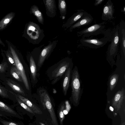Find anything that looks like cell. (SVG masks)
<instances>
[{
	"label": "cell",
	"mask_w": 125,
	"mask_h": 125,
	"mask_svg": "<svg viewBox=\"0 0 125 125\" xmlns=\"http://www.w3.org/2000/svg\"><path fill=\"white\" fill-rule=\"evenodd\" d=\"M73 65L72 60L68 58L62 59L50 67L46 71L47 76L54 84L58 82L64 74L68 68Z\"/></svg>",
	"instance_id": "obj_1"
},
{
	"label": "cell",
	"mask_w": 125,
	"mask_h": 125,
	"mask_svg": "<svg viewBox=\"0 0 125 125\" xmlns=\"http://www.w3.org/2000/svg\"><path fill=\"white\" fill-rule=\"evenodd\" d=\"M71 77L72 92L71 99L74 104H76L79 103L82 93L81 81L77 66H75L72 70Z\"/></svg>",
	"instance_id": "obj_2"
},
{
	"label": "cell",
	"mask_w": 125,
	"mask_h": 125,
	"mask_svg": "<svg viewBox=\"0 0 125 125\" xmlns=\"http://www.w3.org/2000/svg\"><path fill=\"white\" fill-rule=\"evenodd\" d=\"M38 92L42 106L45 109H47L49 112L53 125H58L56 115L47 91L44 88L40 87L39 88Z\"/></svg>",
	"instance_id": "obj_3"
},
{
	"label": "cell",
	"mask_w": 125,
	"mask_h": 125,
	"mask_svg": "<svg viewBox=\"0 0 125 125\" xmlns=\"http://www.w3.org/2000/svg\"><path fill=\"white\" fill-rule=\"evenodd\" d=\"M8 46V50L12 55L14 59L16 67L20 72L23 82L26 89L30 90V87L28 79L23 66L18 56L16 49L15 46L10 42L6 40Z\"/></svg>",
	"instance_id": "obj_4"
},
{
	"label": "cell",
	"mask_w": 125,
	"mask_h": 125,
	"mask_svg": "<svg viewBox=\"0 0 125 125\" xmlns=\"http://www.w3.org/2000/svg\"><path fill=\"white\" fill-rule=\"evenodd\" d=\"M105 22L96 24L85 28L77 32L78 36L82 37V38L94 35H96L101 33L102 31L105 27Z\"/></svg>",
	"instance_id": "obj_5"
},
{
	"label": "cell",
	"mask_w": 125,
	"mask_h": 125,
	"mask_svg": "<svg viewBox=\"0 0 125 125\" xmlns=\"http://www.w3.org/2000/svg\"><path fill=\"white\" fill-rule=\"evenodd\" d=\"M119 25H117L112 31V37L111 43L109 45L108 53L110 56L115 55L117 53L119 43Z\"/></svg>",
	"instance_id": "obj_6"
},
{
	"label": "cell",
	"mask_w": 125,
	"mask_h": 125,
	"mask_svg": "<svg viewBox=\"0 0 125 125\" xmlns=\"http://www.w3.org/2000/svg\"><path fill=\"white\" fill-rule=\"evenodd\" d=\"M80 41L84 45L93 48H97L102 47L108 42L107 39L104 38L100 39L82 38Z\"/></svg>",
	"instance_id": "obj_7"
},
{
	"label": "cell",
	"mask_w": 125,
	"mask_h": 125,
	"mask_svg": "<svg viewBox=\"0 0 125 125\" xmlns=\"http://www.w3.org/2000/svg\"><path fill=\"white\" fill-rule=\"evenodd\" d=\"M26 32L31 39L35 40L40 37L42 31L38 25L33 22H30L26 28Z\"/></svg>",
	"instance_id": "obj_8"
},
{
	"label": "cell",
	"mask_w": 125,
	"mask_h": 125,
	"mask_svg": "<svg viewBox=\"0 0 125 125\" xmlns=\"http://www.w3.org/2000/svg\"><path fill=\"white\" fill-rule=\"evenodd\" d=\"M125 98V90L123 87L121 90H119L116 92L112 100V105L117 111L121 108L124 103Z\"/></svg>",
	"instance_id": "obj_9"
},
{
	"label": "cell",
	"mask_w": 125,
	"mask_h": 125,
	"mask_svg": "<svg viewBox=\"0 0 125 125\" xmlns=\"http://www.w3.org/2000/svg\"><path fill=\"white\" fill-rule=\"evenodd\" d=\"M114 6L110 0H109L104 5L102 15V19L103 20L107 21L113 19L114 17Z\"/></svg>",
	"instance_id": "obj_10"
},
{
	"label": "cell",
	"mask_w": 125,
	"mask_h": 125,
	"mask_svg": "<svg viewBox=\"0 0 125 125\" xmlns=\"http://www.w3.org/2000/svg\"><path fill=\"white\" fill-rule=\"evenodd\" d=\"M54 43L49 44L45 47L40 53L38 59L37 65L40 68L45 60L47 59L52 53L54 49Z\"/></svg>",
	"instance_id": "obj_11"
},
{
	"label": "cell",
	"mask_w": 125,
	"mask_h": 125,
	"mask_svg": "<svg viewBox=\"0 0 125 125\" xmlns=\"http://www.w3.org/2000/svg\"><path fill=\"white\" fill-rule=\"evenodd\" d=\"M93 18L92 16L87 12L77 22L70 28V31L74 29L90 24L93 21Z\"/></svg>",
	"instance_id": "obj_12"
},
{
	"label": "cell",
	"mask_w": 125,
	"mask_h": 125,
	"mask_svg": "<svg viewBox=\"0 0 125 125\" xmlns=\"http://www.w3.org/2000/svg\"><path fill=\"white\" fill-rule=\"evenodd\" d=\"M119 42L121 51L125 56V22L122 20L120 22L119 27Z\"/></svg>",
	"instance_id": "obj_13"
},
{
	"label": "cell",
	"mask_w": 125,
	"mask_h": 125,
	"mask_svg": "<svg viewBox=\"0 0 125 125\" xmlns=\"http://www.w3.org/2000/svg\"><path fill=\"white\" fill-rule=\"evenodd\" d=\"M77 10V11L63 25L64 27L67 28L70 27L82 17L86 12L83 10Z\"/></svg>",
	"instance_id": "obj_14"
},
{
	"label": "cell",
	"mask_w": 125,
	"mask_h": 125,
	"mask_svg": "<svg viewBox=\"0 0 125 125\" xmlns=\"http://www.w3.org/2000/svg\"><path fill=\"white\" fill-rule=\"evenodd\" d=\"M73 65L70 66L64 74L62 84V91L64 95H66L70 84Z\"/></svg>",
	"instance_id": "obj_15"
},
{
	"label": "cell",
	"mask_w": 125,
	"mask_h": 125,
	"mask_svg": "<svg viewBox=\"0 0 125 125\" xmlns=\"http://www.w3.org/2000/svg\"><path fill=\"white\" fill-rule=\"evenodd\" d=\"M16 97H18L25 104L30 108L35 113L38 114H42V113L41 109L36 105L31 102L27 99L22 96L18 94H15Z\"/></svg>",
	"instance_id": "obj_16"
},
{
	"label": "cell",
	"mask_w": 125,
	"mask_h": 125,
	"mask_svg": "<svg viewBox=\"0 0 125 125\" xmlns=\"http://www.w3.org/2000/svg\"><path fill=\"white\" fill-rule=\"evenodd\" d=\"M15 15V13L11 12L7 14L0 21V31L4 29L12 20Z\"/></svg>",
	"instance_id": "obj_17"
},
{
	"label": "cell",
	"mask_w": 125,
	"mask_h": 125,
	"mask_svg": "<svg viewBox=\"0 0 125 125\" xmlns=\"http://www.w3.org/2000/svg\"><path fill=\"white\" fill-rule=\"evenodd\" d=\"M7 84L14 91L22 94L25 95L24 91L18 84L13 81L9 80H7Z\"/></svg>",
	"instance_id": "obj_18"
},
{
	"label": "cell",
	"mask_w": 125,
	"mask_h": 125,
	"mask_svg": "<svg viewBox=\"0 0 125 125\" xmlns=\"http://www.w3.org/2000/svg\"><path fill=\"white\" fill-rule=\"evenodd\" d=\"M31 11L36 17L38 21L43 24L44 20L42 14L37 6L35 5L32 6L31 9Z\"/></svg>",
	"instance_id": "obj_19"
},
{
	"label": "cell",
	"mask_w": 125,
	"mask_h": 125,
	"mask_svg": "<svg viewBox=\"0 0 125 125\" xmlns=\"http://www.w3.org/2000/svg\"><path fill=\"white\" fill-rule=\"evenodd\" d=\"M30 65L31 77L34 81H37V67L35 63L32 56L30 58Z\"/></svg>",
	"instance_id": "obj_20"
},
{
	"label": "cell",
	"mask_w": 125,
	"mask_h": 125,
	"mask_svg": "<svg viewBox=\"0 0 125 125\" xmlns=\"http://www.w3.org/2000/svg\"><path fill=\"white\" fill-rule=\"evenodd\" d=\"M44 2L48 11L51 13L55 12V1L53 0H44Z\"/></svg>",
	"instance_id": "obj_21"
},
{
	"label": "cell",
	"mask_w": 125,
	"mask_h": 125,
	"mask_svg": "<svg viewBox=\"0 0 125 125\" xmlns=\"http://www.w3.org/2000/svg\"><path fill=\"white\" fill-rule=\"evenodd\" d=\"M119 75L117 74H115L112 75L109 81V88L110 91H112L115 88L118 82Z\"/></svg>",
	"instance_id": "obj_22"
},
{
	"label": "cell",
	"mask_w": 125,
	"mask_h": 125,
	"mask_svg": "<svg viewBox=\"0 0 125 125\" xmlns=\"http://www.w3.org/2000/svg\"><path fill=\"white\" fill-rule=\"evenodd\" d=\"M10 73L15 79L20 82H23L20 73L16 67H12L10 70Z\"/></svg>",
	"instance_id": "obj_23"
},
{
	"label": "cell",
	"mask_w": 125,
	"mask_h": 125,
	"mask_svg": "<svg viewBox=\"0 0 125 125\" xmlns=\"http://www.w3.org/2000/svg\"><path fill=\"white\" fill-rule=\"evenodd\" d=\"M58 7L61 14H66V5L64 0H58Z\"/></svg>",
	"instance_id": "obj_24"
},
{
	"label": "cell",
	"mask_w": 125,
	"mask_h": 125,
	"mask_svg": "<svg viewBox=\"0 0 125 125\" xmlns=\"http://www.w3.org/2000/svg\"><path fill=\"white\" fill-rule=\"evenodd\" d=\"M0 108L4 111L11 114L16 115V113L14 110L3 102L0 101Z\"/></svg>",
	"instance_id": "obj_25"
},
{
	"label": "cell",
	"mask_w": 125,
	"mask_h": 125,
	"mask_svg": "<svg viewBox=\"0 0 125 125\" xmlns=\"http://www.w3.org/2000/svg\"><path fill=\"white\" fill-rule=\"evenodd\" d=\"M1 51H2L3 52L5 53L9 62L14 66L16 67L15 64L14 59L10 51L8 50L5 51L2 49L1 50Z\"/></svg>",
	"instance_id": "obj_26"
},
{
	"label": "cell",
	"mask_w": 125,
	"mask_h": 125,
	"mask_svg": "<svg viewBox=\"0 0 125 125\" xmlns=\"http://www.w3.org/2000/svg\"><path fill=\"white\" fill-rule=\"evenodd\" d=\"M103 33L104 35V38L107 39L108 41L111 42L112 37V31L110 32L109 29H107L106 30L104 29L102 31L101 33Z\"/></svg>",
	"instance_id": "obj_27"
},
{
	"label": "cell",
	"mask_w": 125,
	"mask_h": 125,
	"mask_svg": "<svg viewBox=\"0 0 125 125\" xmlns=\"http://www.w3.org/2000/svg\"><path fill=\"white\" fill-rule=\"evenodd\" d=\"M16 99L18 103L23 108L32 114L34 115H35L34 113L32 110H31L27 105L25 104L20 99L17 97H16Z\"/></svg>",
	"instance_id": "obj_28"
},
{
	"label": "cell",
	"mask_w": 125,
	"mask_h": 125,
	"mask_svg": "<svg viewBox=\"0 0 125 125\" xmlns=\"http://www.w3.org/2000/svg\"><path fill=\"white\" fill-rule=\"evenodd\" d=\"M64 108V104H63L61 106L59 113L60 120L61 125H62V122L64 117V115L63 112Z\"/></svg>",
	"instance_id": "obj_29"
},
{
	"label": "cell",
	"mask_w": 125,
	"mask_h": 125,
	"mask_svg": "<svg viewBox=\"0 0 125 125\" xmlns=\"http://www.w3.org/2000/svg\"><path fill=\"white\" fill-rule=\"evenodd\" d=\"M0 95L4 97H8L7 91L4 88L0 86Z\"/></svg>",
	"instance_id": "obj_30"
},
{
	"label": "cell",
	"mask_w": 125,
	"mask_h": 125,
	"mask_svg": "<svg viewBox=\"0 0 125 125\" xmlns=\"http://www.w3.org/2000/svg\"><path fill=\"white\" fill-rule=\"evenodd\" d=\"M8 67L7 63L5 62L1 64H0V72H4Z\"/></svg>",
	"instance_id": "obj_31"
},
{
	"label": "cell",
	"mask_w": 125,
	"mask_h": 125,
	"mask_svg": "<svg viewBox=\"0 0 125 125\" xmlns=\"http://www.w3.org/2000/svg\"><path fill=\"white\" fill-rule=\"evenodd\" d=\"M0 122L4 125H18L16 123L5 121H1Z\"/></svg>",
	"instance_id": "obj_32"
},
{
	"label": "cell",
	"mask_w": 125,
	"mask_h": 125,
	"mask_svg": "<svg viewBox=\"0 0 125 125\" xmlns=\"http://www.w3.org/2000/svg\"><path fill=\"white\" fill-rule=\"evenodd\" d=\"M104 0H96L94 4V6H97L101 4L104 1Z\"/></svg>",
	"instance_id": "obj_33"
},
{
	"label": "cell",
	"mask_w": 125,
	"mask_h": 125,
	"mask_svg": "<svg viewBox=\"0 0 125 125\" xmlns=\"http://www.w3.org/2000/svg\"><path fill=\"white\" fill-rule=\"evenodd\" d=\"M66 110L68 112H69L71 106L69 102L68 101H66Z\"/></svg>",
	"instance_id": "obj_34"
},
{
	"label": "cell",
	"mask_w": 125,
	"mask_h": 125,
	"mask_svg": "<svg viewBox=\"0 0 125 125\" xmlns=\"http://www.w3.org/2000/svg\"><path fill=\"white\" fill-rule=\"evenodd\" d=\"M0 44L2 45L3 47H5V44L1 40L0 38Z\"/></svg>",
	"instance_id": "obj_35"
},
{
	"label": "cell",
	"mask_w": 125,
	"mask_h": 125,
	"mask_svg": "<svg viewBox=\"0 0 125 125\" xmlns=\"http://www.w3.org/2000/svg\"><path fill=\"white\" fill-rule=\"evenodd\" d=\"M64 115H66L68 114V112L66 110H64L63 111Z\"/></svg>",
	"instance_id": "obj_36"
},
{
	"label": "cell",
	"mask_w": 125,
	"mask_h": 125,
	"mask_svg": "<svg viewBox=\"0 0 125 125\" xmlns=\"http://www.w3.org/2000/svg\"><path fill=\"white\" fill-rule=\"evenodd\" d=\"M109 109H110V110L112 111H113L114 110L113 108L111 106L110 107Z\"/></svg>",
	"instance_id": "obj_37"
},
{
	"label": "cell",
	"mask_w": 125,
	"mask_h": 125,
	"mask_svg": "<svg viewBox=\"0 0 125 125\" xmlns=\"http://www.w3.org/2000/svg\"><path fill=\"white\" fill-rule=\"evenodd\" d=\"M123 12L125 13V7L124 6L123 8Z\"/></svg>",
	"instance_id": "obj_38"
},
{
	"label": "cell",
	"mask_w": 125,
	"mask_h": 125,
	"mask_svg": "<svg viewBox=\"0 0 125 125\" xmlns=\"http://www.w3.org/2000/svg\"><path fill=\"white\" fill-rule=\"evenodd\" d=\"M125 122L123 123L122 124H121L120 125H125Z\"/></svg>",
	"instance_id": "obj_39"
},
{
	"label": "cell",
	"mask_w": 125,
	"mask_h": 125,
	"mask_svg": "<svg viewBox=\"0 0 125 125\" xmlns=\"http://www.w3.org/2000/svg\"><path fill=\"white\" fill-rule=\"evenodd\" d=\"M40 124L41 125H45L44 124H43V123H42L41 122H40Z\"/></svg>",
	"instance_id": "obj_40"
},
{
	"label": "cell",
	"mask_w": 125,
	"mask_h": 125,
	"mask_svg": "<svg viewBox=\"0 0 125 125\" xmlns=\"http://www.w3.org/2000/svg\"><path fill=\"white\" fill-rule=\"evenodd\" d=\"M2 115L0 113V116H2Z\"/></svg>",
	"instance_id": "obj_41"
}]
</instances>
